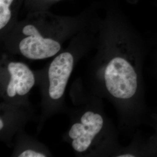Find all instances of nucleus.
Listing matches in <instances>:
<instances>
[{"label": "nucleus", "mask_w": 157, "mask_h": 157, "mask_svg": "<svg viewBox=\"0 0 157 157\" xmlns=\"http://www.w3.org/2000/svg\"><path fill=\"white\" fill-rule=\"evenodd\" d=\"M121 28L108 30L101 53L87 65L84 79L80 78L87 91L108 98L125 114L138 90L135 62L140 45L135 36Z\"/></svg>", "instance_id": "obj_1"}, {"label": "nucleus", "mask_w": 157, "mask_h": 157, "mask_svg": "<svg viewBox=\"0 0 157 157\" xmlns=\"http://www.w3.org/2000/svg\"><path fill=\"white\" fill-rule=\"evenodd\" d=\"M70 96L74 107L69 111L70 124L63 140L71 146L77 156L101 155L111 141L101 98L86 90L80 78L73 82Z\"/></svg>", "instance_id": "obj_2"}, {"label": "nucleus", "mask_w": 157, "mask_h": 157, "mask_svg": "<svg viewBox=\"0 0 157 157\" xmlns=\"http://www.w3.org/2000/svg\"><path fill=\"white\" fill-rule=\"evenodd\" d=\"M78 57L71 51H63L56 55L43 68L34 71L41 98L38 133L47 119L66 110L65 92Z\"/></svg>", "instance_id": "obj_3"}, {"label": "nucleus", "mask_w": 157, "mask_h": 157, "mask_svg": "<svg viewBox=\"0 0 157 157\" xmlns=\"http://www.w3.org/2000/svg\"><path fill=\"white\" fill-rule=\"evenodd\" d=\"M36 85L34 71L22 62L2 59L0 65V94L2 101L33 109L29 95Z\"/></svg>", "instance_id": "obj_4"}, {"label": "nucleus", "mask_w": 157, "mask_h": 157, "mask_svg": "<svg viewBox=\"0 0 157 157\" xmlns=\"http://www.w3.org/2000/svg\"><path fill=\"white\" fill-rule=\"evenodd\" d=\"M21 39L16 46V52L30 60H41L56 56L61 50V42L45 39L37 27L33 24L25 25L21 30Z\"/></svg>", "instance_id": "obj_5"}, {"label": "nucleus", "mask_w": 157, "mask_h": 157, "mask_svg": "<svg viewBox=\"0 0 157 157\" xmlns=\"http://www.w3.org/2000/svg\"><path fill=\"white\" fill-rule=\"evenodd\" d=\"M34 117L33 109L19 107L4 101L0 104V139L10 146L17 133Z\"/></svg>", "instance_id": "obj_6"}, {"label": "nucleus", "mask_w": 157, "mask_h": 157, "mask_svg": "<svg viewBox=\"0 0 157 157\" xmlns=\"http://www.w3.org/2000/svg\"><path fill=\"white\" fill-rule=\"evenodd\" d=\"M12 157H52L48 148L39 141L28 135L25 130L15 136V141Z\"/></svg>", "instance_id": "obj_7"}, {"label": "nucleus", "mask_w": 157, "mask_h": 157, "mask_svg": "<svg viewBox=\"0 0 157 157\" xmlns=\"http://www.w3.org/2000/svg\"><path fill=\"white\" fill-rule=\"evenodd\" d=\"M13 0H0V29L2 30L10 21L11 11L10 6Z\"/></svg>", "instance_id": "obj_8"}]
</instances>
